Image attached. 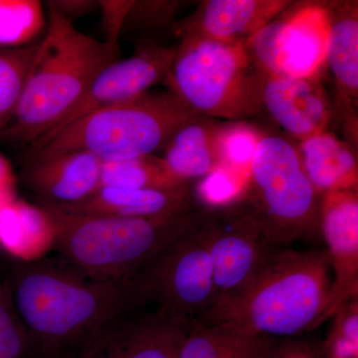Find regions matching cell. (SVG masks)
Returning a JSON list of instances; mask_svg holds the SVG:
<instances>
[{
  "label": "cell",
  "instance_id": "17",
  "mask_svg": "<svg viewBox=\"0 0 358 358\" xmlns=\"http://www.w3.org/2000/svg\"><path fill=\"white\" fill-rule=\"evenodd\" d=\"M65 213L108 217H166L192 210L190 187L178 189H129L101 186L77 203L49 206Z\"/></svg>",
  "mask_w": 358,
  "mask_h": 358
},
{
  "label": "cell",
  "instance_id": "3",
  "mask_svg": "<svg viewBox=\"0 0 358 358\" xmlns=\"http://www.w3.org/2000/svg\"><path fill=\"white\" fill-rule=\"evenodd\" d=\"M119 54V46L80 32L72 21L49 8L46 34L2 138L31 145L48 133Z\"/></svg>",
  "mask_w": 358,
  "mask_h": 358
},
{
  "label": "cell",
  "instance_id": "9",
  "mask_svg": "<svg viewBox=\"0 0 358 358\" xmlns=\"http://www.w3.org/2000/svg\"><path fill=\"white\" fill-rule=\"evenodd\" d=\"M329 4H292L244 45L260 74L279 78L320 76L326 67Z\"/></svg>",
  "mask_w": 358,
  "mask_h": 358
},
{
  "label": "cell",
  "instance_id": "8",
  "mask_svg": "<svg viewBox=\"0 0 358 358\" xmlns=\"http://www.w3.org/2000/svg\"><path fill=\"white\" fill-rule=\"evenodd\" d=\"M206 216L203 210L190 229L134 275L157 308L192 322L216 301Z\"/></svg>",
  "mask_w": 358,
  "mask_h": 358
},
{
  "label": "cell",
  "instance_id": "33",
  "mask_svg": "<svg viewBox=\"0 0 358 358\" xmlns=\"http://www.w3.org/2000/svg\"><path fill=\"white\" fill-rule=\"evenodd\" d=\"M49 8L57 11L66 20L72 21L73 18L80 17L85 14L92 13L99 7L98 1L89 0H59V1H48Z\"/></svg>",
  "mask_w": 358,
  "mask_h": 358
},
{
  "label": "cell",
  "instance_id": "7",
  "mask_svg": "<svg viewBox=\"0 0 358 358\" xmlns=\"http://www.w3.org/2000/svg\"><path fill=\"white\" fill-rule=\"evenodd\" d=\"M322 196L313 188L292 141L264 134L252 159L243 199L237 205L268 243L279 246L320 231Z\"/></svg>",
  "mask_w": 358,
  "mask_h": 358
},
{
  "label": "cell",
  "instance_id": "12",
  "mask_svg": "<svg viewBox=\"0 0 358 358\" xmlns=\"http://www.w3.org/2000/svg\"><path fill=\"white\" fill-rule=\"evenodd\" d=\"M192 320L157 308L126 315L64 358H178Z\"/></svg>",
  "mask_w": 358,
  "mask_h": 358
},
{
  "label": "cell",
  "instance_id": "31",
  "mask_svg": "<svg viewBox=\"0 0 358 358\" xmlns=\"http://www.w3.org/2000/svg\"><path fill=\"white\" fill-rule=\"evenodd\" d=\"M102 14L103 31L107 43L119 46V38L134 1L131 0H102L98 1Z\"/></svg>",
  "mask_w": 358,
  "mask_h": 358
},
{
  "label": "cell",
  "instance_id": "30",
  "mask_svg": "<svg viewBox=\"0 0 358 358\" xmlns=\"http://www.w3.org/2000/svg\"><path fill=\"white\" fill-rule=\"evenodd\" d=\"M178 2L173 1H134L124 27L157 28L166 25L173 20Z\"/></svg>",
  "mask_w": 358,
  "mask_h": 358
},
{
  "label": "cell",
  "instance_id": "4",
  "mask_svg": "<svg viewBox=\"0 0 358 358\" xmlns=\"http://www.w3.org/2000/svg\"><path fill=\"white\" fill-rule=\"evenodd\" d=\"M42 207L55 222L53 248L80 274L99 281L134 277L203 213L192 209L166 217H108Z\"/></svg>",
  "mask_w": 358,
  "mask_h": 358
},
{
  "label": "cell",
  "instance_id": "14",
  "mask_svg": "<svg viewBox=\"0 0 358 358\" xmlns=\"http://www.w3.org/2000/svg\"><path fill=\"white\" fill-rule=\"evenodd\" d=\"M261 103L287 134L299 141L324 133L334 108L320 76L279 78L261 74Z\"/></svg>",
  "mask_w": 358,
  "mask_h": 358
},
{
  "label": "cell",
  "instance_id": "18",
  "mask_svg": "<svg viewBox=\"0 0 358 358\" xmlns=\"http://www.w3.org/2000/svg\"><path fill=\"white\" fill-rule=\"evenodd\" d=\"M326 66L336 85L346 128L357 134L358 96V16L357 2L329 4Z\"/></svg>",
  "mask_w": 358,
  "mask_h": 358
},
{
  "label": "cell",
  "instance_id": "22",
  "mask_svg": "<svg viewBox=\"0 0 358 358\" xmlns=\"http://www.w3.org/2000/svg\"><path fill=\"white\" fill-rule=\"evenodd\" d=\"M274 341L230 324L193 320L178 358H268Z\"/></svg>",
  "mask_w": 358,
  "mask_h": 358
},
{
  "label": "cell",
  "instance_id": "2",
  "mask_svg": "<svg viewBox=\"0 0 358 358\" xmlns=\"http://www.w3.org/2000/svg\"><path fill=\"white\" fill-rule=\"evenodd\" d=\"M324 250H277L236 294L214 303L194 322L226 324L274 338H293L324 322L331 294Z\"/></svg>",
  "mask_w": 358,
  "mask_h": 358
},
{
  "label": "cell",
  "instance_id": "16",
  "mask_svg": "<svg viewBox=\"0 0 358 358\" xmlns=\"http://www.w3.org/2000/svg\"><path fill=\"white\" fill-rule=\"evenodd\" d=\"M103 162L87 152H74L34 162L25 180L43 206H64L91 196L101 187Z\"/></svg>",
  "mask_w": 358,
  "mask_h": 358
},
{
  "label": "cell",
  "instance_id": "24",
  "mask_svg": "<svg viewBox=\"0 0 358 358\" xmlns=\"http://www.w3.org/2000/svg\"><path fill=\"white\" fill-rule=\"evenodd\" d=\"M46 25L38 0H0V48L34 45Z\"/></svg>",
  "mask_w": 358,
  "mask_h": 358
},
{
  "label": "cell",
  "instance_id": "25",
  "mask_svg": "<svg viewBox=\"0 0 358 358\" xmlns=\"http://www.w3.org/2000/svg\"><path fill=\"white\" fill-rule=\"evenodd\" d=\"M37 49L38 43L23 48H0V138L13 121Z\"/></svg>",
  "mask_w": 358,
  "mask_h": 358
},
{
  "label": "cell",
  "instance_id": "13",
  "mask_svg": "<svg viewBox=\"0 0 358 358\" xmlns=\"http://www.w3.org/2000/svg\"><path fill=\"white\" fill-rule=\"evenodd\" d=\"M320 232L326 242L333 275L326 322L358 296L357 190L322 195Z\"/></svg>",
  "mask_w": 358,
  "mask_h": 358
},
{
  "label": "cell",
  "instance_id": "5",
  "mask_svg": "<svg viewBox=\"0 0 358 358\" xmlns=\"http://www.w3.org/2000/svg\"><path fill=\"white\" fill-rule=\"evenodd\" d=\"M195 115L171 92H148L38 138L30 145L29 164L74 152H90L103 162L155 155Z\"/></svg>",
  "mask_w": 358,
  "mask_h": 358
},
{
  "label": "cell",
  "instance_id": "11",
  "mask_svg": "<svg viewBox=\"0 0 358 358\" xmlns=\"http://www.w3.org/2000/svg\"><path fill=\"white\" fill-rule=\"evenodd\" d=\"M174 53L176 48L147 45L140 47L131 57L107 66L77 103L41 138L58 133L90 113L126 102L148 93L155 85L166 83Z\"/></svg>",
  "mask_w": 358,
  "mask_h": 358
},
{
  "label": "cell",
  "instance_id": "21",
  "mask_svg": "<svg viewBox=\"0 0 358 358\" xmlns=\"http://www.w3.org/2000/svg\"><path fill=\"white\" fill-rule=\"evenodd\" d=\"M56 227L44 207L16 199L0 204V249L21 262H34L54 247Z\"/></svg>",
  "mask_w": 358,
  "mask_h": 358
},
{
  "label": "cell",
  "instance_id": "29",
  "mask_svg": "<svg viewBox=\"0 0 358 358\" xmlns=\"http://www.w3.org/2000/svg\"><path fill=\"white\" fill-rule=\"evenodd\" d=\"M324 352L327 358H358L357 299L341 308Z\"/></svg>",
  "mask_w": 358,
  "mask_h": 358
},
{
  "label": "cell",
  "instance_id": "26",
  "mask_svg": "<svg viewBox=\"0 0 358 358\" xmlns=\"http://www.w3.org/2000/svg\"><path fill=\"white\" fill-rule=\"evenodd\" d=\"M248 173H239L220 164L196 180L193 197L203 206V210L223 211L233 208L243 199Z\"/></svg>",
  "mask_w": 358,
  "mask_h": 358
},
{
  "label": "cell",
  "instance_id": "23",
  "mask_svg": "<svg viewBox=\"0 0 358 358\" xmlns=\"http://www.w3.org/2000/svg\"><path fill=\"white\" fill-rule=\"evenodd\" d=\"M101 186L171 190L188 187L189 183L176 178L162 157L148 155L120 162H103Z\"/></svg>",
  "mask_w": 358,
  "mask_h": 358
},
{
  "label": "cell",
  "instance_id": "32",
  "mask_svg": "<svg viewBox=\"0 0 358 358\" xmlns=\"http://www.w3.org/2000/svg\"><path fill=\"white\" fill-rule=\"evenodd\" d=\"M268 358H327L324 350L296 339L275 338Z\"/></svg>",
  "mask_w": 358,
  "mask_h": 358
},
{
  "label": "cell",
  "instance_id": "6",
  "mask_svg": "<svg viewBox=\"0 0 358 358\" xmlns=\"http://www.w3.org/2000/svg\"><path fill=\"white\" fill-rule=\"evenodd\" d=\"M166 84L195 114L227 122L263 112L261 74L242 44L181 34Z\"/></svg>",
  "mask_w": 358,
  "mask_h": 358
},
{
  "label": "cell",
  "instance_id": "1",
  "mask_svg": "<svg viewBox=\"0 0 358 358\" xmlns=\"http://www.w3.org/2000/svg\"><path fill=\"white\" fill-rule=\"evenodd\" d=\"M8 286L36 358L67 357L148 300L134 275L99 281L39 261L18 266Z\"/></svg>",
  "mask_w": 358,
  "mask_h": 358
},
{
  "label": "cell",
  "instance_id": "28",
  "mask_svg": "<svg viewBox=\"0 0 358 358\" xmlns=\"http://www.w3.org/2000/svg\"><path fill=\"white\" fill-rule=\"evenodd\" d=\"M29 341L8 285L0 284V358H28Z\"/></svg>",
  "mask_w": 358,
  "mask_h": 358
},
{
  "label": "cell",
  "instance_id": "34",
  "mask_svg": "<svg viewBox=\"0 0 358 358\" xmlns=\"http://www.w3.org/2000/svg\"><path fill=\"white\" fill-rule=\"evenodd\" d=\"M15 178L13 167L0 155V204L15 199Z\"/></svg>",
  "mask_w": 358,
  "mask_h": 358
},
{
  "label": "cell",
  "instance_id": "20",
  "mask_svg": "<svg viewBox=\"0 0 358 358\" xmlns=\"http://www.w3.org/2000/svg\"><path fill=\"white\" fill-rule=\"evenodd\" d=\"M296 150L308 180L320 196L357 190V157L350 143L327 131L299 141Z\"/></svg>",
  "mask_w": 358,
  "mask_h": 358
},
{
  "label": "cell",
  "instance_id": "19",
  "mask_svg": "<svg viewBox=\"0 0 358 358\" xmlns=\"http://www.w3.org/2000/svg\"><path fill=\"white\" fill-rule=\"evenodd\" d=\"M221 124L217 120L197 115L171 136L162 148V159L176 178L190 183L220 166Z\"/></svg>",
  "mask_w": 358,
  "mask_h": 358
},
{
  "label": "cell",
  "instance_id": "15",
  "mask_svg": "<svg viewBox=\"0 0 358 358\" xmlns=\"http://www.w3.org/2000/svg\"><path fill=\"white\" fill-rule=\"evenodd\" d=\"M292 4L285 0H208L180 23L178 31L245 45Z\"/></svg>",
  "mask_w": 358,
  "mask_h": 358
},
{
  "label": "cell",
  "instance_id": "10",
  "mask_svg": "<svg viewBox=\"0 0 358 358\" xmlns=\"http://www.w3.org/2000/svg\"><path fill=\"white\" fill-rule=\"evenodd\" d=\"M207 236L216 301L245 288L274 253L258 227L239 207L207 211Z\"/></svg>",
  "mask_w": 358,
  "mask_h": 358
},
{
  "label": "cell",
  "instance_id": "27",
  "mask_svg": "<svg viewBox=\"0 0 358 358\" xmlns=\"http://www.w3.org/2000/svg\"><path fill=\"white\" fill-rule=\"evenodd\" d=\"M264 133L245 121L225 122L219 133L220 164L248 173Z\"/></svg>",
  "mask_w": 358,
  "mask_h": 358
}]
</instances>
